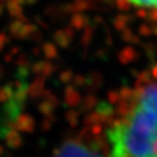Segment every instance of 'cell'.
<instances>
[{
	"mask_svg": "<svg viewBox=\"0 0 157 157\" xmlns=\"http://www.w3.org/2000/svg\"><path fill=\"white\" fill-rule=\"evenodd\" d=\"M55 157H104L101 154L94 151L78 141H66L62 143L55 153Z\"/></svg>",
	"mask_w": 157,
	"mask_h": 157,
	"instance_id": "2",
	"label": "cell"
},
{
	"mask_svg": "<svg viewBox=\"0 0 157 157\" xmlns=\"http://www.w3.org/2000/svg\"><path fill=\"white\" fill-rule=\"evenodd\" d=\"M131 6L135 8H140L142 10H150V11H157V1H132Z\"/></svg>",
	"mask_w": 157,
	"mask_h": 157,
	"instance_id": "3",
	"label": "cell"
},
{
	"mask_svg": "<svg viewBox=\"0 0 157 157\" xmlns=\"http://www.w3.org/2000/svg\"><path fill=\"white\" fill-rule=\"evenodd\" d=\"M107 139L110 157H157V80L135 88Z\"/></svg>",
	"mask_w": 157,
	"mask_h": 157,
	"instance_id": "1",
	"label": "cell"
}]
</instances>
